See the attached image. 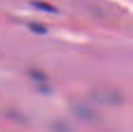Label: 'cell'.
Wrapping results in <instances>:
<instances>
[{
  "mask_svg": "<svg viewBox=\"0 0 133 132\" xmlns=\"http://www.w3.org/2000/svg\"><path fill=\"white\" fill-rule=\"evenodd\" d=\"M35 6L39 7V8H41V9H44V11H48V12L53 11V7L49 6V5H47V4H43V2H36Z\"/></svg>",
  "mask_w": 133,
  "mask_h": 132,
  "instance_id": "6da1fadb",
  "label": "cell"
}]
</instances>
